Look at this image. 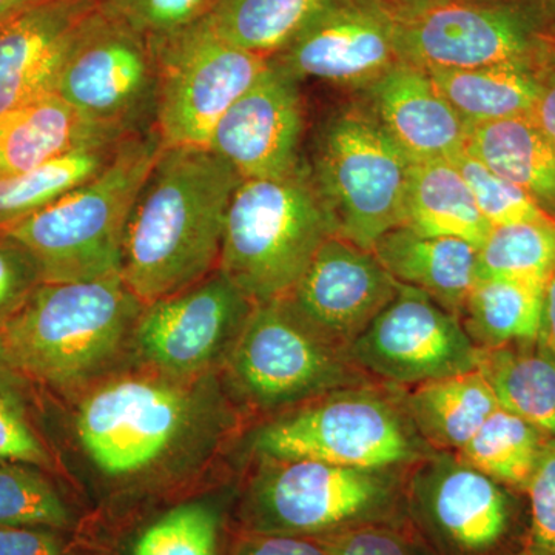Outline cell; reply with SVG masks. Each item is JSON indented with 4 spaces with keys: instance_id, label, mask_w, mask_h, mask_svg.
Segmentation results:
<instances>
[{
    "instance_id": "28",
    "label": "cell",
    "mask_w": 555,
    "mask_h": 555,
    "mask_svg": "<svg viewBox=\"0 0 555 555\" xmlns=\"http://www.w3.org/2000/svg\"><path fill=\"white\" fill-rule=\"evenodd\" d=\"M543 288L513 278H477L463 310L467 335L480 349L537 341Z\"/></svg>"
},
{
    "instance_id": "32",
    "label": "cell",
    "mask_w": 555,
    "mask_h": 555,
    "mask_svg": "<svg viewBox=\"0 0 555 555\" xmlns=\"http://www.w3.org/2000/svg\"><path fill=\"white\" fill-rule=\"evenodd\" d=\"M555 270V219L496 225L478 248V278L546 284Z\"/></svg>"
},
{
    "instance_id": "44",
    "label": "cell",
    "mask_w": 555,
    "mask_h": 555,
    "mask_svg": "<svg viewBox=\"0 0 555 555\" xmlns=\"http://www.w3.org/2000/svg\"><path fill=\"white\" fill-rule=\"evenodd\" d=\"M537 343L555 357V270L543 288L542 323Z\"/></svg>"
},
{
    "instance_id": "23",
    "label": "cell",
    "mask_w": 555,
    "mask_h": 555,
    "mask_svg": "<svg viewBox=\"0 0 555 555\" xmlns=\"http://www.w3.org/2000/svg\"><path fill=\"white\" fill-rule=\"evenodd\" d=\"M465 150L555 219V152L531 116L469 127Z\"/></svg>"
},
{
    "instance_id": "5",
    "label": "cell",
    "mask_w": 555,
    "mask_h": 555,
    "mask_svg": "<svg viewBox=\"0 0 555 555\" xmlns=\"http://www.w3.org/2000/svg\"><path fill=\"white\" fill-rule=\"evenodd\" d=\"M337 225L309 167L241 179L230 201L218 270L254 305L275 301L305 275Z\"/></svg>"
},
{
    "instance_id": "42",
    "label": "cell",
    "mask_w": 555,
    "mask_h": 555,
    "mask_svg": "<svg viewBox=\"0 0 555 555\" xmlns=\"http://www.w3.org/2000/svg\"><path fill=\"white\" fill-rule=\"evenodd\" d=\"M235 555H328L315 539L306 537L257 534L250 532L236 547Z\"/></svg>"
},
{
    "instance_id": "45",
    "label": "cell",
    "mask_w": 555,
    "mask_h": 555,
    "mask_svg": "<svg viewBox=\"0 0 555 555\" xmlns=\"http://www.w3.org/2000/svg\"><path fill=\"white\" fill-rule=\"evenodd\" d=\"M366 2L377 7L398 24V22L411 20L443 0H366Z\"/></svg>"
},
{
    "instance_id": "7",
    "label": "cell",
    "mask_w": 555,
    "mask_h": 555,
    "mask_svg": "<svg viewBox=\"0 0 555 555\" xmlns=\"http://www.w3.org/2000/svg\"><path fill=\"white\" fill-rule=\"evenodd\" d=\"M251 451L264 462L317 460L396 469L418 456L404 416L385 397L347 387L313 398L255 430Z\"/></svg>"
},
{
    "instance_id": "18",
    "label": "cell",
    "mask_w": 555,
    "mask_h": 555,
    "mask_svg": "<svg viewBox=\"0 0 555 555\" xmlns=\"http://www.w3.org/2000/svg\"><path fill=\"white\" fill-rule=\"evenodd\" d=\"M412 496L441 545L456 555H485L509 531L511 502L502 485L460 456H438L416 470Z\"/></svg>"
},
{
    "instance_id": "12",
    "label": "cell",
    "mask_w": 555,
    "mask_h": 555,
    "mask_svg": "<svg viewBox=\"0 0 555 555\" xmlns=\"http://www.w3.org/2000/svg\"><path fill=\"white\" fill-rule=\"evenodd\" d=\"M398 53L427 73L546 61L555 40L532 0H443L397 24Z\"/></svg>"
},
{
    "instance_id": "10",
    "label": "cell",
    "mask_w": 555,
    "mask_h": 555,
    "mask_svg": "<svg viewBox=\"0 0 555 555\" xmlns=\"http://www.w3.org/2000/svg\"><path fill=\"white\" fill-rule=\"evenodd\" d=\"M225 361L236 392L261 411L360 385L346 353L318 338L283 299L254 306Z\"/></svg>"
},
{
    "instance_id": "39",
    "label": "cell",
    "mask_w": 555,
    "mask_h": 555,
    "mask_svg": "<svg viewBox=\"0 0 555 555\" xmlns=\"http://www.w3.org/2000/svg\"><path fill=\"white\" fill-rule=\"evenodd\" d=\"M43 283L38 262L20 241L0 230V326Z\"/></svg>"
},
{
    "instance_id": "43",
    "label": "cell",
    "mask_w": 555,
    "mask_h": 555,
    "mask_svg": "<svg viewBox=\"0 0 555 555\" xmlns=\"http://www.w3.org/2000/svg\"><path fill=\"white\" fill-rule=\"evenodd\" d=\"M531 119L555 152V47L542 68V87Z\"/></svg>"
},
{
    "instance_id": "41",
    "label": "cell",
    "mask_w": 555,
    "mask_h": 555,
    "mask_svg": "<svg viewBox=\"0 0 555 555\" xmlns=\"http://www.w3.org/2000/svg\"><path fill=\"white\" fill-rule=\"evenodd\" d=\"M0 555H64L53 529L0 526Z\"/></svg>"
},
{
    "instance_id": "26",
    "label": "cell",
    "mask_w": 555,
    "mask_h": 555,
    "mask_svg": "<svg viewBox=\"0 0 555 555\" xmlns=\"http://www.w3.org/2000/svg\"><path fill=\"white\" fill-rule=\"evenodd\" d=\"M409 416L429 443L462 451L489 415L499 409L480 367L415 387Z\"/></svg>"
},
{
    "instance_id": "47",
    "label": "cell",
    "mask_w": 555,
    "mask_h": 555,
    "mask_svg": "<svg viewBox=\"0 0 555 555\" xmlns=\"http://www.w3.org/2000/svg\"><path fill=\"white\" fill-rule=\"evenodd\" d=\"M36 2L38 0H0V24L16 16Z\"/></svg>"
},
{
    "instance_id": "4",
    "label": "cell",
    "mask_w": 555,
    "mask_h": 555,
    "mask_svg": "<svg viewBox=\"0 0 555 555\" xmlns=\"http://www.w3.org/2000/svg\"><path fill=\"white\" fill-rule=\"evenodd\" d=\"M163 150L156 129L127 137L100 175L3 232L30 251L46 283L120 275L131 208Z\"/></svg>"
},
{
    "instance_id": "11",
    "label": "cell",
    "mask_w": 555,
    "mask_h": 555,
    "mask_svg": "<svg viewBox=\"0 0 555 555\" xmlns=\"http://www.w3.org/2000/svg\"><path fill=\"white\" fill-rule=\"evenodd\" d=\"M54 93L126 137L155 129L158 69L152 42L98 5L68 51Z\"/></svg>"
},
{
    "instance_id": "22",
    "label": "cell",
    "mask_w": 555,
    "mask_h": 555,
    "mask_svg": "<svg viewBox=\"0 0 555 555\" xmlns=\"http://www.w3.org/2000/svg\"><path fill=\"white\" fill-rule=\"evenodd\" d=\"M124 138L83 116L60 94H46L0 113V178L17 177L82 145Z\"/></svg>"
},
{
    "instance_id": "48",
    "label": "cell",
    "mask_w": 555,
    "mask_h": 555,
    "mask_svg": "<svg viewBox=\"0 0 555 555\" xmlns=\"http://www.w3.org/2000/svg\"><path fill=\"white\" fill-rule=\"evenodd\" d=\"M526 555H529V554H526Z\"/></svg>"
},
{
    "instance_id": "6",
    "label": "cell",
    "mask_w": 555,
    "mask_h": 555,
    "mask_svg": "<svg viewBox=\"0 0 555 555\" xmlns=\"http://www.w3.org/2000/svg\"><path fill=\"white\" fill-rule=\"evenodd\" d=\"M412 160L374 113L349 108L318 137L312 173L337 225V235L371 250L404 222Z\"/></svg>"
},
{
    "instance_id": "35",
    "label": "cell",
    "mask_w": 555,
    "mask_h": 555,
    "mask_svg": "<svg viewBox=\"0 0 555 555\" xmlns=\"http://www.w3.org/2000/svg\"><path fill=\"white\" fill-rule=\"evenodd\" d=\"M219 517L208 503H182L138 537L133 555H217Z\"/></svg>"
},
{
    "instance_id": "40",
    "label": "cell",
    "mask_w": 555,
    "mask_h": 555,
    "mask_svg": "<svg viewBox=\"0 0 555 555\" xmlns=\"http://www.w3.org/2000/svg\"><path fill=\"white\" fill-rule=\"evenodd\" d=\"M315 540L328 555H416L403 537L383 524L353 526Z\"/></svg>"
},
{
    "instance_id": "36",
    "label": "cell",
    "mask_w": 555,
    "mask_h": 555,
    "mask_svg": "<svg viewBox=\"0 0 555 555\" xmlns=\"http://www.w3.org/2000/svg\"><path fill=\"white\" fill-rule=\"evenodd\" d=\"M451 160L465 178L478 210L491 228L529 219L551 218L524 190L488 169L465 149Z\"/></svg>"
},
{
    "instance_id": "37",
    "label": "cell",
    "mask_w": 555,
    "mask_h": 555,
    "mask_svg": "<svg viewBox=\"0 0 555 555\" xmlns=\"http://www.w3.org/2000/svg\"><path fill=\"white\" fill-rule=\"evenodd\" d=\"M98 5L145 38L155 39L206 20L215 0H98Z\"/></svg>"
},
{
    "instance_id": "46",
    "label": "cell",
    "mask_w": 555,
    "mask_h": 555,
    "mask_svg": "<svg viewBox=\"0 0 555 555\" xmlns=\"http://www.w3.org/2000/svg\"><path fill=\"white\" fill-rule=\"evenodd\" d=\"M543 28L551 39L555 40V0H532Z\"/></svg>"
},
{
    "instance_id": "17",
    "label": "cell",
    "mask_w": 555,
    "mask_h": 555,
    "mask_svg": "<svg viewBox=\"0 0 555 555\" xmlns=\"http://www.w3.org/2000/svg\"><path fill=\"white\" fill-rule=\"evenodd\" d=\"M298 83L272 57L257 82L219 120L207 149L241 179L283 178L297 171L305 134Z\"/></svg>"
},
{
    "instance_id": "24",
    "label": "cell",
    "mask_w": 555,
    "mask_h": 555,
    "mask_svg": "<svg viewBox=\"0 0 555 555\" xmlns=\"http://www.w3.org/2000/svg\"><path fill=\"white\" fill-rule=\"evenodd\" d=\"M545 62H511L429 75L469 129L495 120L531 116L539 100Z\"/></svg>"
},
{
    "instance_id": "30",
    "label": "cell",
    "mask_w": 555,
    "mask_h": 555,
    "mask_svg": "<svg viewBox=\"0 0 555 555\" xmlns=\"http://www.w3.org/2000/svg\"><path fill=\"white\" fill-rule=\"evenodd\" d=\"M332 0H215L207 16L222 39L240 49L273 57Z\"/></svg>"
},
{
    "instance_id": "3",
    "label": "cell",
    "mask_w": 555,
    "mask_h": 555,
    "mask_svg": "<svg viewBox=\"0 0 555 555\" xmlns=\"http://www.w3.org/2000/svg\"><path fill=\"white\" fill-rule=\"evenodd\" d=\"M204 379L153 371L93 387L76 409L80 449L108 480L155 476L214 425V393Z\"/></svg>"
},
{
    "instance_id": "33",
    "label": "cell",
    "mask_w": 555,
    "mask_h": 555,
    "mask_svg": "<svg viewBox=\"0 0 555 555\" xmlns=\"http://www.w3.org/2000/svg\"><path fill=\"white\" fill-rule=\"evenodd\" d=\"M72 514L43 469L0 459V526L68 528Z\"/></svg>"
},
{
    "instance_id": "15",
    "label": "cell",
    "mask_w": 555,
    "mask_h": 555,
    "mask_svg": "<svg viewBox=\"0 0 555 555\" xmlns=\"http://www.w3.org/2000/svg\"><path fill=\"white\" fill-rule=\"evenodd\" d=\"M398 287L374 251L334 235L281 299L318 338L347 356L350 345L396 298Z\"/></svg>"
},
{
    "instance_id": "27",
    "label": "cell",
    "mask_w": 555,
    "mask_h": 555,
    "mask_svg": "<svg viewBox=\"0 0 555 555\" xmlns=\"http://www.w3.org/2000/svg\"><path fill=\"white\" fill-rule=\"evenodd\" d=\"M480 371L496 403L555 437V357L539 343L483 349Z\"/></svg>"
},
{
    "instance_id": "20",
    "label": "cell",
    "mask_w": 555,
    "mask_h": 555,
    "mask_svg": "<svg viewBox=\"0 0 555 555\" xmlns=\"http://www.w3.org/2000/svg\"><path fill=\"white\" fill-rule=\"evenodd\" d=\"M369 109L412 163L451 159L467 127L425 69L400 61L366 89Z\"/></svg>"
},
{
    "instance_id": "2",
    "label": "cell",
    "mask_w": 555,
    "mask_h": 555,
    "mask_svg": "<svg viewBox=\"0 0 555 555\" xmlns=\"http://www.w3.org/2000/svg\"><path fill=\"white\" fill-rule=\"evenodd\" d=\"M142 308L120 275L43 281L0 326V352L30 383L78 389L118 357Z\"/></svg>"
},
{
    "instance_id": "34",
    "label": "cell",
    "mask_w": 555,
    "mask_h": 555,
    "mask_svg": "<svg viewBox=\"0 0 555 555\" xmlns=\"http://www.w3.org/2000/svg\"><path fill=\"white\" fill-rule=\"evenodd\" d=\"M27 383L0 352V459L47 470L54 459L36 423Z\"/></svg>"
},
{
    "instance_id": "38",
    "label": "cell",
    "mask_w": 555,
    "mask_h": 555,
    "mask_svg": "<svg viewBox=\"0 0 555 555\" xmlns=\"http://www.w3.org/2000/svg\"><path fill=\"white\" fill-rule=\"evenodd\" d=\"M526 492L531 503L529 555H555V437L547 438Z\"/></svg>"
},
{
    "instance_id": "8",
    "label": "cell",
    "mask_w": 555,
    "mask_h": 555,
    "mask_svg": "<svg viewBox=\"0 0 555 555\" xmlns=\"http://www.w3.org/2000/svg\"><path fill=\"white\" fill-rule=\"evenodd\" d=\"M392 473L317 460L266 462L250 486L246 521L257 534L321 539L383 524L397 505Z\"/></svg>"
},
{
    "instance_id": "31",
    "label": "cell",
    "mask_w": 555,
    "mask_h": 555,
    "mask_svg": "<svg viewBox=\"0 0 555 555\" xmlns=\"http://www.w3.org/2000/svg\"><path fill=\"white\" fill-rule=\"evenodd\" d=\"M547 438L531 423L499 408L460 455L496 483L526 491Z\"/></svg>"
},
{
    "instance_id": "29",
    "label": "cell",
    "mask_w": 555,
    "mask_h": 555,
    "mask_svg": "<svg viewBox=\"0 0 555 555\" xmlns=\"http://www.w3.org/2000/svg\"><path fill=\"white\" fill-rule=\"evenodd\" d=\"M124 139L82 145L17 177L0 178V230L56 203L100 175L115 158Z\"/></svg>"
},
{
    "instance_id": "16",
    "label": "cell",
    "mask_w": 555,
    "mask_h": 555,
    "mask_svg": "<svg viewBox=\"0 0 555 555\" xmlns=\"http://www.w3.org/2000/svg\"><path fill=\"white\" fill-rule=\"evenodd\" d=\"M273 60L299 82L366 90L401 61L397 22L366 0H332Z\"/></svg>"
},
{
    "instance_id": "13",
    "label": "cell",
    "mask_w": 555,
    "mask_h": 555,
    "mask_svg": "<svg viewBox=\"0 0 555 555\" xmlns=\"http://www.w3.org/2000/svg\"><path fill=\"white\" fill-rule=\"evenodd\" d=\"M481 353L459 317L404 284L347 349L357 369L416 386L474 371L480 367Z\"/></svg>"
},
{
    "instance_id": "9",
    "label": "cell",
    "mask_w": 555,
    "mask_h": 555,
    "mask_svg": "<svg viewBox=\"0 0 555 555\" xmlns=\"http://www.w3.org/2000/svg\"><path fill=\"white\" fill-rule=\"evenodd\" d=\"M150 42L158 69L155 129L164 147L207 149L219 120L272 60L222 39L207 17Z\"/></svg>"
},
{
    "instance_id": "1",
    "label": "cell",
    "mask_w": 555,
    "mask_h": 555,
    "mask_svg": "<svg viewBox=\"0 0 555 555\" xmlns=\"http://www.w3.org/2000/svg\"><path fill=\"white\" fill-rule=\"evenodd\" d=\"M240 175L208 149L164 147L131 208L120 278L142 305L218 270Z\"/></svg>"
},
{
    "instance_id": "25",
    "label": "cell",
    "mask_w": 555,
    "mask_h": 555,
    "mask_svg": "<svg viewBox=\"0 0 555 555\" xmlns=\"http://www.w3.org/2000/svg\"><path fill=\"white\" fill-rule=\"evenodd\" d=\"M403 225L423 235L463 240L476 248L483 246L492 229L451 159L412 163Z\"/></svg>"
},
{
    "instance_id": "21",
    "label": "cell",
    "mask_w": 555,
    "mask_h": 555,
    "mask_svg": "<svg viewBox=\"0 0 555 555\" xmlns=\"http://www.w3.org/2000/svg\"><path fill=\"white\" fill-rule=\"evenodd\" d=\"M372 251L398 283L418 288L448 312L463 315L478 278V248L473 244L400 225L383 235Z\"/></svg>"
},
{
    "instance_id": "19",
    "label": "cell",
    "mask_w": 555,
    "mask_h": 555,
    "mask_svg": "<svg viewBox=\"0 0 555 555\" xmlns=\"http://www.w3.org/2000/svg\"><path fill=\"white\" fill-rule=\"evenodd\" d=\"M98 0H38L0 24V113L54 93Z\"/></svg>"
},
{
    "instance_id": "14",
    "label": "cell",
    "mask_w": 555,
    "mask_h": 555,
    "mask_svg": "<svg viewBox=\"0 0 555 555\" xmlns=\"http://www.w3.org/2000/svg\"><path fill=\"white\" fill-rule=\"evenodd\" d=\"M254 302L215 270L184 291L142 308L130 341L152 371L179 379L203 377L246 323Z\"/></svg>"
}]
</instances>
